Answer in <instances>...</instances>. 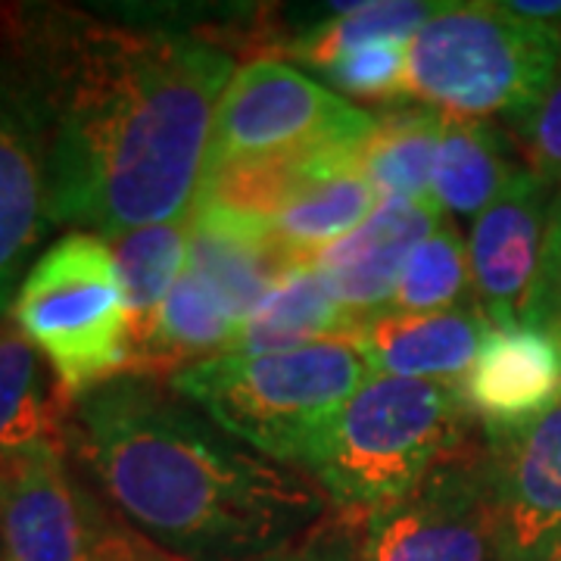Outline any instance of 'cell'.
<instances>
[{
  "label": "cell",
  "mask_w": 561,
  "mask_h": 561,
  "mask_svg": "<svg viewBox=\"0 0 561 561\" xmlns=\"http://www.w3.org/2000/svg\"><path fill=\"white\" fill-rule=\"evenodd\" d=\"M60 440L0 449V561H88L116 512L81 490Z\"/></svg>",
  "instance_id": "obj_9"
},
{
  "label": "cell",
  "mask_w": 561,
  "mask_h": 561,
  "mask_svg": "<svg viewBox=\"0 0 561 561\" xmlns=\"http://www.w3.org/2000/svg\"><path fill=\"white\" fill-rule=\"evenodd\" d=\"M542 561H561V540L556 542L552 549H549V556H546V559H542Z\"/></svg>",
  "instance_id": "obj_32"
},
{
  "label": "cell",
  "mask_w": 561,
  "mask_h": 561,
  "mask_svg": "<svg viewBox=\"0 0 561 561\" xmlns=\"http://www.w3.org/2000/svg\"><path fill=\"white\" fill-rule=\"evenodd\" d=\"M238 331L241 319L221 302L209 284H203L191 268H184V275L162 306L153 341L128 375L172 381L191 365L231 353Z\"/></svg>",
  "instance_id": "obj_22"
},
{
  "label": "cell",
  "mask_w": 561,
  "mask_h": 561,
  "mask_svg": "<svg viewBox=\"0 0 561 561\" xmlns=\"http://www.w3.org/2000/svg\"><path fill=\"white\" fill-rule=\"evenodd\" d=\"M483 431L524 427L561 405V337L537 324H493L459 383Z\"/></svg>",
  "instance_id": "obj_13"
},
{
  "label": "cell",
  "mask_w": 561,
  "mask_h": 561,
  "mask_svg": "<svg viewBox=\"0 0 561 561\" xmlns=\"http://www.w3.org/2000/svg\"><path fill=\"white\" fill-rule=\"evenodd\" d=\"M524 165L561 194V66L542 101L515 125H508Z\"/></svg>",
  "instance_id": "obj_27"
},
{
  "label": "cell",
  "mask_w": 561,
  "mask_h": 561,
  "mask_svg": "<svg viewBox=\"0 0 561 561\" xmlns=\"http://www.w3.org/2000/svg\"><path fill=\"white\" fill-rule=\"evenodd\" d=\"M125 534H128V530H125ZM122 549H125V542H122Z\"/></svg>",
  "instance_id": "obj_33"
},
{
  "label": "cell",
  "mask_w": 561,
  "mask_h": 561,
  "mask_svg": "<svg viewBox=\"0 0 561 561\" xmlns=\"http://www.w3.org/2000/svg\"><path fill=\"white\" fill-rule=\"evenodd\" d=\"M375 116L275 57L238 66L221 94L203 179L243 162L356 150Z\"/></svg>",
  "instance_id": "obj_7"
},
{
  "label": "cell",
  "mask_w": 561,
  "mask_h": 561,
  "mask_svg": "<svg viewBox=\"0 0 561 561\" xmlns=\"http://www.w3.org/2000/svg\"><path fill=\"white\" fill-rule=\"evenodd\" d=\"M368 375L359 337H337L262 356L221 353L169 383L231 437L300 468L309 446Z\"/></svg>",
  "instance_id": "obj_5"
},
{
  "label": "cell",
  "mask_w": 561,
  "mask_h": 561,
  "mask_svg": "<svg viewBox=\"0 0 561 561\" xmlns=\"http://www.w3.org/2000/svg\"><path fill=\"white\" fill-rule=\"evenodd\" d=\"M54 228L44 144L35 125L0 94V319L10 316L13 297L38 243Z\"/></svg>",
  "instance_id": "obj_16"
},
{
  "label": "cell",
  "mask_w": 561,
  "mask_h": 561,
  "mask_svg": "<svg viewBox=\"0 0 561 561\" xmlns=\"http://www.w3.org/2000/svg\"><path fill=\"white\" fill-rule=\"evenodd\" d=\"M474 300L478 297L471 284L468 241L461 238V231L449 221V216H443L440 225L412 253L390 302V312L424 316V312H446Z\"/></svg>",
  "instance_id": "obj_25"
},
{
  "label": "cell",
  "mask_w": 561,
  "mask_h": 561,
  "mask_svg": "<svg viewBox=\"0 0 561 561\" xmlns=\"http://www.w3.org/2000/svg\"><path fill=\"white\" fill-rule=\"evenodd\" d=\"M76 400L10 316L0 319V449L66 443Z\"/></svg>",
  "instance_id": "obj_21"
},
{
  "label": "cell",
  "mask_w": 561,
  "mask_h": 561,
  "mask_svg": "<svg viewBox=\"0 0 561 561\" xmlns=\"http://www.w3.org/2000/svg\"><path fill=\"white\" fill-rule=\"evenodd\" d=\"M234 54L144 13H0V94L44 144L54 225L116 241L191 216Z\"/></svg>",
  "instance_id": "obj_1"
},
{
  "label": "cell",
  "mask_w": 561,
  "mask_h": 561,
  "mask_svg": "<svg viewBox=\"0 0 561 561\" xmlns=\"http://www.w3.org/2000/svg\"><path fill=\"white\" fill-rule=\"evenodd\" d=\"M378 191L359 169V157L306 181L272 216L268 228L287 262L297 268L319 250L341 241L378 209Z\"/></svg>",
  "instance_id": "obj_20"
},
{
  "label": "cell",
  "mask_w": 561,
  "mask_h": 561,
  "mask_svg": "<svg viewBox=\"0 0 561 561\" xmlns=\"http://www.w3.org/2000/svg\"><path fill=\"white\" fill-rule=\"evenodd\" d=\"M110 247H113L116 265H119L122 290H125L128 343H131L128 371H131L144 356V350L153 341L162 306L187 268L191 216L128 231Z\"/></svg>",
  "instance_id": "obj_23"
},
{
  "label": "cell",
  "mask_w": 561,
  "mask_h": 561,
  "mask_svg": "<svg viewBox=\"0 0 561 561\" xmlns=\"http://www.w3.org/2000/svg\"><path fill=\"white\" fill-rule=\"evenodd\" d=\"M187 268L243 321L294 265L280 253L268 221L197 201L191 209Z\"/></svg>",
  "instance_id": "obj_15"
},
{
  "label": "cell",
  "mask_w": 561,
  "mask_h": 561,
  "mask_svg": "<svg viewBox=\"0 0 561 561\" xmlns=\"http://www.w3.org/2000/svg\"><path fill=\"white\" fill-rule=\"evenodd\" d=\"M250 561H362L359 518L337 512L331 505L309 530H302L300 537Z\"/></svg>",
  "instance_id": "obj_28"
},
{
  "label": "cell",
  "mask_w": 561,
  "mask_h": 561,
  "mask_svg": "<svg viewBox=\"0 0 561 561\" xmlns=\"http://www.w3.org/2000/svg\"><path fill=\"white\" fill-rule=\"evenodd\" d=\"M483 440L500 561H542L561 540V405Z\"/></svg>",
  "instance_id": "obj_10"
},
{
  "label": "cell",
  "mask_w": 561,
  "mask_h": 561,
  "mask_svg": "<svg viewBox=\"0 0 561 561\" xmlns=\"http://www.w3.org/2000/svg\"><path fill=\"white\" fill-rule=\"evenodd\" d=\"M362 321H356L334 300L316 268L297 265L272 287V294L241 321L238 341L231 353L262 356L284 353L309 343L359 337Z\"/></svg>",
  "instance_id": "obj_18"
},
{
  "label": "cell",
  "mask_w": 561,
  "mask_h": 561,
  "mask_svg": "<svg viewBox=\"0 0 561 561\" xmlns=\"http://www.w3.org/2000/svg\"><path fill=\"white\" fill-rule=\"evenodd\" d=\"M66 446L122 522L187 561L256 559L331 508L309 471L262 456L144 375L79 397Z\"/></svg>",
  "instance_id": "obj_2"
},
{
  "label": "cell",
  "mask_w": 561,
  "mask_h": 561,
  "mask_svg": "<svg viewBox=\"0 0 561 561\" xmlns=\"http://www.w3.org/2000/svg\"><path fill=\"white\" fill-rule=\"evenodd\" d=\"M446 116L415 101L383 106L362 140L359 169L381 201H434V169Z\"/></svg>",
  "instance_id": "obj_19"
},
{
  "label": "cell",
  "mask_w": 561,
  "mask_h": 561,
  "mask_svg": "<svg viewBox=\"0 0 561 561\" xmlns=\"http://www.w3.org/2000/svg\"><path fill=\"white\" fill-rule=\"evenodd\" d=\"M125 530H128V524L122 522L119 515H113V522H110V527H106L103 540L98 542L94 556H91L88 561H122V542H125Z\"/></svg>",
  "instance_id": "obj_31"
},
{
  "label": "cell",
  "mask_w": 561,
  "mask_h": 561,
  "mask_svg": "<svg viewBox=\"0 0 561 561\" xmlns=\"http://www.w3.org/2000/svg\"><path fill=\"white\" fill-rule=\"evenodd\" d=\"M556 191L522 169L471 225L468 262L474 297L493 324H522L540 275Z\"/></svg>",
  "instance_id": "obj_11"
},
{
  "label": "cell",
  "mask_w": 561,
  "mask_h": 561,
  "mask_svg": "<svg viewBox=\"0 0 561 561\" xmlns=\"http://www.w3.org/2000/svg\"><path fill=\"white\" fill-rule=\"evenodd\" d=\"M522 169H527L522 153L500 122L446 116L434 169V201L443 216L478 219Z\"/></svg>",
  "instance_id": "obj_17"
},
{
  "label": "cell",
  "mask_w": 561,
  "mask_h": 561,
  "mask_svg": "<svg viewBox=\"0 0 561 561\" xmlns=\"http://www.w3.org/2000/svg\"><path fill=\"white\" fill-rule=\"evenodd\" d=\"M122 561H187V559H179V556L165 552L162 546L147 540V537L138 534L135 527H128V534H125V549H122Z\"/></svg>",
  "instance_id": "obj_30"
},
{
  "label": "cell",
  "mask_w": 561,
  "mask_h": 561,
  "mask_svg": "<svg viewBox=\"0 0 561 561\" xmlns=\"http://www.w3.org/2000/svg\"><path fill=\"white\" fill-rule=\"evenodd\" d=\"M334 94L371 106H397L409 101V44L371 41L341 54L316 72Z\"/></svg>",
  "instance_id": "obj_26"
},
{
  "label": "cell",
  "mask_w": 561,
  "mask_h": 561,
  "mask_svg": "<svg viewBox=\"0 0 561 561\" xmlns=\"http://www.w3.org/2000/svg\"><path fill=\"white\" fill-rule=\"evenodd\" d=\"M440 219L437 203L381 201L359 228L319 250L306 265L316 268L328 294L365 324L390 309L412 253Z\"/></svg>",
  "instance_id": "obj_12"
},
{
  "label": "cell",
  "mask_w": 561,
  "mask_h": 561,
  "mask_svg": "<svg viewBox=\"0 0 561 561\" xmlns=\"http://www.w3.org/2000/svg\"><path fill=\"white\" fill-rule=\"evenodd\" d=\"M490 328L478 300L424 316L387 309L362 324L359 350L371 375L459 387Z\"/></svg>",
  "instance_id": "obj_14"
},
{
  "label": "cell",
  "mask_w": 561,
  "mask_h": 561,
  "mask_svg": "<svg viewBox=\"0 0 561 561\" xmlns=\"http://www.w3.org/2000/svg\"><path fill=\"white\" fill-rule=\"evenodd\" d=\"M362 561H500L486 440H474L437 465L424 481L387 505L359 518Z\"/></svg>",
  "instance_id": "obj_8"
},
{
  "label": "cell",
  "mask_w": 561,
  "mask_h": 561,
  "mask_svg": "<svg viewBox=\"0 0 561 561\" xmlns=\"http://www.w3.org/2000/svg\"><path fill=\"white\" fill-rule=\"evenodd\" d=\"M10 319L72 400L128 375L125 290L113 247L101 234L69 231L50 243L22 278Z\"/></svg>",
  "instance_id": "obj_6"
},
{
  "label": "cell",
  "mask_w": 561,
  "mask_h": 561,
  "mask_svg": "<svg viewBox=\"0 0 561 561\" xmlns=\"http://www.w3.org/2000/svg\"><path fill=\"white\" fill-rule=\"evenodd\" d=\"M527 324H537L561 337V194L552 206V221L546 234V250H542L540 275L534 284V294L524 312Z\"/></svg>",
  "instance_id": "obj_29"
},
{
  "label": "cell",
  "mask_w": 561,
  "mask_h": 561,
  "mask_svg": "<svg viewBox=\"0 0 561 561\" xmlns=\"http://www.w3.org/2000/svg\"><path fill=\"white\" fill-rule=\"evenodd\" d=\"M481 437V421L456 383L368 375L300 468L337 512L365 518L409 496L437 465Z\"/></svg>",
  "instance_id": "obj_3"
},
{
  "label": "cell",
  "mask_w": 561,
  "mask_h": 561,
  "mask_svg": "<svg viewBox=\"0 0 561 561\" xmlns=\"http://www.w3.org/2000/svg\"><path fill=\"white\" fill-rule=\"evenodd\" d=\"M434 0H365V3H324L319 16L287 28L275 60L300 62L302 69L319 72L341 54L371 44V41H409L415 38L431 13Z\"/></svg>",
  "instance_id": "obj_24"
},
{
  "label": "cell",
  "mask_w": 561,
  "mask_h": 561,
  "mask_svg": "<svg viewBox=\"0 0 561 561\" xmlns=\"http://www.w3.org/2000/svg\"><path fill=\"white\" fill-rule=\"evenodd\" d=\"M561 66V32L496 0H443L409 41V101L453 119H524Z\"/></svg>",
  "instance_id": "obj_4"
}]
</instances>
